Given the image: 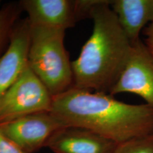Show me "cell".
<instances>
[{
    "mask_svg": "<svg viewBox=\"0 0 153 153\" xmlns=\"http://www.w3.org/2000/svg\"><path fill=\"white\" fill-rule=\"evenodd\" d=\"M65 127L51 112L36 113L0 124V132L24 153H35Z\"/></svg>",
    "mask_w": 153,
    "mask_h": 153,
    "instance_id": "5",
    "label": "cell"
},
{
    "mask_svg": "<svg viewBox=\"0 0 153 153\" xmlns=\"http://www.w3.org/2000/svg\"><path fill=\"white\" fill-rule=\"evenodd\" d=\"M29 45L30 26L26 19L15 25L9 46L0 56V100L27 65Z\"/></svg>",
    "mask_w": 153,
    "mask_h": 153,
    "instance_id": "8",
    "label": "cell"
},
{
    "mask_svg": "<svg viewBox=\"0 0 153 153\" xmlns=\"http://www.w3.org/2000/svg\"><path fill=\"white\" fill-rule=\"evenodd\" d=\"M21 10L19 4H10L0 9V48L7 38L10 37Z\"/></svg>",
    "mask_w": 153,
    "mask_h": 153,
    "instance_id": "11",
    "label": "cell"
},
{
    "mask_svg": "<svg viewBox=\"0 0 153 153\" xmlns=\"http://www.w3.org/2000/svg\"><path fill=\"white\" fill-rule=\"evenodd\" d=\"M93 30L72 62L73 87L109 94L119 79L132 49L110 1L97 0L91 9Z\"/></svg>",
    "mask_w": 153,
    "mask_h": 153,
    "instance_id": "2",
    "label": "cell"
},
{
    "mask_svg": "<svg viewBox=\"0 0 153 153\" xmlns=\"http://www.w3.org/2000/svg\"><path fill=\"white\" fill-rule=\"evenodd\" d=\"M143 33L145 36V45L153 55V23H151L145 28Z\"/></svg>",
    "mask_w": 153,
    "mask_h": 153,
    "instance_id": "14",
    "label": "cell"
},
{
    "mask_svg": "<svg viewBox=\"0 0 153 153\" xmlns=\"http://www.w3.org/2000/svg\"><path fill=\"white\" fill-rule=\"evenodd\" d=\"M0 153H24L0 132Z\"/></svg>",
    "mask_w": 153,
    "mask_h": 153,
    "instance_id": "13",
    "label": "cell"
},
{
    "mask_svg": "<svg viewBox=\"0 0 153 153\" xmlns=\"http://www.w3.org/2000/svg\"><path fill=\"white\" fill-rule=\"evenodd\" d=\"M117 144L90 130L65 126L53 133L45 147L55 153H113Z\"/></svg>",
    "mask_w": 153,
    "mask_h": 153,
    "instance_id": "7",
    "label": "cell"
},
{
    "mask_svg": "<svg viewBox=\"0 0 153 153\" xmlns=\"http://www.w3.org/2000/svg\"><path fill=\"white\" fill-rule=\"evenodd\" d=\"M131 93L153 107V55L140 41L132 45L125 68L109 94Z\"/></svg>",
    "mask_w": 153,
    "mask_h": 153,
    "instance_id": "6",
    "label": "cell"
},
{
    "mask_svg": "<svg viewBox=\"0 0 153 153\" xmlns=\"http://www.w3.org/2000/svg\"><path fill=\"white\" fill-rule=\"evenodd\" d=\"M53 99L27 62L16 81L0 100V124L27 115L50 112Z\"/></svg>",
    "mask_w": 153,
    "mask_h": 153,
    "instance_id": "4",
    "label": "cell"
},
{
    "mask_svg": "<svg viewBox=\"0 0 153 153\" xmlns=\"http://www.w3.org/2000/svg\"><path fill=\"white\" fill-rule=\"evenodd\" d=\"M19 6L30 25L68 29L81 20L76 0H23Z\"/></svg>",
    "mask_w": 153,
    "mask_h": 153,
    "instance_id": "9",
    "label": "cell"
},
{
    "mask_svg": "<svg viewBox=\"0 0 153 153\" xmlns=\"http://www.w3.org/2000/svg\"><path fill=\"white\" fill-rule=\"evenodd\" d=\"M110 7L132 45L141 41V32L153 23V0H112Z\"/></svg>",
    "mask_w": 153,
    "mask_h": 153,
    "instance_id": "10",
    "label": "cell"
},
{
    "mask_svg": "<svg viewBox=\"0 0 153 153\" xmlns=\"http://www.w3.org/2000/svg\"><path fill=\"white\" fill-rule=\"evenodd\" d=\"M29 26L28 66L53 97L65 92L73 87L72 62L64 45L66 29Z\"/></svg>",
    "mask_w": 153,
    "mask_h": 153,
    "instance_id": "3",
    "label": "cell"
},
{
    "mask_svg": "<svg viewBox=\"0 0 153 153\" xmlns=\"http://www.w3.org/2000/svg\"><path fill=\"white\" fill-rule=\"evenodd\" d=\"M65 126L95 132L116 143L153 134V107L72 87L53 99L51 111Z\"/></svg>",
    "mask_w": 153,
    "mask_h": 153,
    "instance_id": "1",
    "label": "cell"
},
{
    "mask_svg": "<svg viewBox=\"0 0 153 153\" xmlns=\"http://www.w3.org/2000/svg\"><path fill=\"white\" fill-rule=\"evenodd\" d=\"M113 153H153V134L118 143Z\"/></svg>",
    "mask_w": 153,
    "mask_h": 153,
    "instance_id": "12",
    "label": "cell"
}]
</instances>
